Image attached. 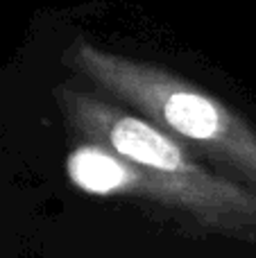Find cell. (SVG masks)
<instances>
[{
	"mask_svg": "<svg viewBox=\"0 0 256 258\" xmlns=\"http://www.w3.org/2000/svg\"><path fill=\"white\" fill-rule=\"evenodd\" d=\"M54 100L86 138L66 159L75 188L100 197L152 200L220 231L256 227V195L200 165L184 143L143 116L73 86L54 89Z\"/></svg>",
	"mask_w": 256,
	"mask_h": 258,
	"instance_id": "1",
	"label": "cell"
},
{
	"mask_svg": "<svg viewBox=\"0 0 256 258\" xmlns=\"http://www.w3.org/2000/svg\"><path fill=\"white\" fill-rule=\"evenodd\" d=\"M63 63L134 107L139 116L186 147L193 145L227 161L256 183V129L220 98L161 66L98 48L84 39L68 45Z\"/></svg>",
	"mask_w": 256,
	"mask_h": 258,
	"instance_id": "2",
	"label": "cell"
}]
</instances>
